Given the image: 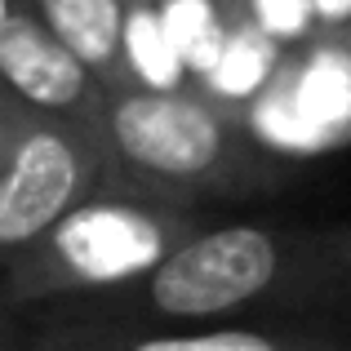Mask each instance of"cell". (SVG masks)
<instances>
[{
    "instance_id": "8992f818",
    "label": "cell",
    "mask_w": 351,
    "mask_h": 351,
    "mask_svg": "<svg viewBox=\"0 0 351 351\" xmlns=\"http://www.w3.org/2000/svg\"><path fill=\"white\" fill-rule=\"evenodd\" d=\"M0 85L36 112L76 120H94L107 89L23 0L0 23Z\"/></svg>"
},
{
    "instance_id": "5b68a950",
    "label": "cell",
    "mask_w": 351,
    "mask_h": 351,
    "mask_svg": "<svg viewBox=\"0 0 351 351\" xmlns=\"http://www.w3.org/2000/svg\"><path fill=\"white\" fill-rule=\"evenodd\" d=\"M27 351H351V325H80L32 316Z\"/></svg>"
},
{
    "instance_id": "3957f363",
    "label": "cell",
    "mask_w": 351,
    "mask_h": 351,
    "mask_svg": "<svg viewBox=\"0 0 351 351\" xmlns=\"http://www.w3.org/2000/svg\"><path fill=\"white\" fill-rule=\"evenodd\" d=\"M205 223H214L209 209H191L107 178L32 249L0 263V307L14 316H32L58 302L120 289L165 263Z\"/></svg>"
},
{
    "instance_id": "8fae6325",
    "label": "cell",
    "mask_w": 351,
    "mask_h": 351,
    "mask_svg": "<svg viewBox=\"0 0 351 351\" xmlns=\"http://www.w3.org/2000/svg\"><path fill=\"white\" fill-rule=\"evenodd\" d=\"M0 98H5V85H0Z\"/></svg>"
},
{
    "instance_id": "7a4b0ae2",
    "label": "cell",
    "mask_w": 351,
    "mask_h": 351,
    "mask_svg": "<svg viewBox=\"0 0 351 351\" xmlns=\"http://www.w3.org/2000/svg\"><path fill=\"white\" fill-rule=\"evenodd\" d=\"M94 129L112 178L191 209H232L285 182V160L205 85H107Z\"/></svg>"
},
{
    "instance_id": "ba28073f",
    "label": "cell",
    "mask_w": 351,
    "mask_h": 351,
    "mask_svg": "<svg viewBox=\"0 0 351 351\" xmlns=\"http://www.w3.org/2000/svg\"><path fill=\"white\" fill-rule=\"evenodd\" d=\"M236 5L240 18L258 36H267L276 49H302V45L329 36L316 0H236Z\"/></svg>"
},
{
    "instance_id": "30bf717a",
    "label": "cell",
    "mask_w": 351,
    "mask_h": 351,
    "mask_svg": "<svg viewBox=\"0 0 351 351\" xmlns=\"http://www.w3.org/2000/svg\"><path fill=\"white\" fill-rule=\"evenodd\" d=\"M14 9V0H0V23H5V14Z\"/></svg>"
},
{
    "instance_id": "9c48e42d",
    "label": "cell",
    "mask_w": 351,
    "mask_h": 351,
    "mask_svg": "<svg viewBox=\"0 0 351 351\" xmlns=\"http://www.w3.org/2000/svg\"><path fill=\"white\" fill-rule=\"evenodd\" d=\"M0 351H27V334L18 329V316L0 307Z\"/></svg>"
},
{
    "instance_id": "6da1fadb",
    "label": "cell",
    "mask_w": 351,
    "mask_h": 351,
    "mask_svg": "<svg viewBox=\"0 0 351 351\" xmlns=\"http://www.w3.org/2000/svg\"><path fill=\"white\" fill-rule=\"evenodd\" d=\"M32 316L134 329L351 325V223L214 218L138 280Z\"/></svg>"
},
{
    "instance_id": "52a82bcc",
    "label": "cell",
    "mask_w": 351,
    "mask_h": 351,
    "mask_svg": "<svg viewBox=\"0 0 351 351\" xmlns=\"http://www.w3.org/2000/svg\"><path fill=\"white\" fill-rule=\"evenodd\" d=\"M103 85L134 80L129 67V0H23Z\"/></svg>"
},
{
    "instance_id": "7c38bea8",
    "label": "cell",
    "mask_w": 351,
    "mask_h": 351,
    "mask_svg": "<svg viewBox=\"0 0 351 351\" xmlns=\"http://www.w3.org/2000/svg\"><path fill=\"white\" fill-rule=\"evenodd\" d=\"M129 5H134V0H129Z\"/></svg>"
},
{
    "instance_id": "277c9868",
    "label": "cell",
    "mask_w": 351,
    "mask_h": 351,
    "mask_svg": "<svg viewBox=\"0 0 351 351\" xmlns=\"http://www.w3.org/2000/svg\"><path fill=\"white\" fill-rule=\"evenodd\" d=\"M112 178L94 120L53 116L0 98V263L18 258L58 218Z\"/></svg>"
}]
</instances>
